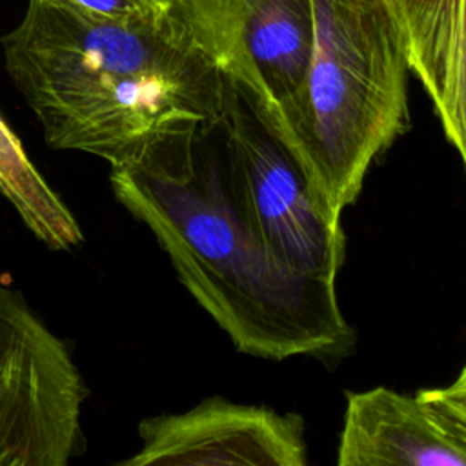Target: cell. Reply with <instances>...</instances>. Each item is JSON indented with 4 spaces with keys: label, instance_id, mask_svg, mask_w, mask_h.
Listing matches in <instances>:
<instances>
[{
    "label": "cell",
    "instance_id": "cell-1",
    "mask_svg": "<svg viewBox=\"0 0 466 466\" xmlns=\"http://www.w3.org/2000/svg\"><path fill=\"white\" fill-rule=\"evenodd\" d=\"M109 182L238 351L284 360L351 342L335 282L288 271L246 226L228 187L217 122L160 135L131 162L111 166Z\"/></svg>",
    "mask_w": 466,
    "mask_h": 466
},
{
    "label": "cell",
    "instance_id": "cell-2",
    "mask_svg": "<svg viewBox=\"0 0 466 466\" xmlns=\"http://www.w3.org/2000/svg\"><path fill=\"white\" fill-rule=\"evenodd\" d=\"M0 44L46 144L109 167L164 133L218 122L231 86L171 11L109 20L29 0Z\"/></svg>",
    "mask_w": 466,
    "mask_h": 466
},
{
    "label": "cell",
    "instance_id": "cell-3",
    "mask_svg": "<svg viewBox=\"0 0 466 466\" xmlns=\"http://www.w3.org/2000/svg\"><path fill=\"white\" fill-rule=\"evenodd\" d=\"M408 73L390 0H313L306 80L269 131L337 213L359 197L373 160L406 131Z\"/></svg>",
    "mask_w": 466,
    "mask_h": 466
},
{
    "label": "cell",
    "instance_id": "cell-4",
    "mask_svg": "<svg viewBox=\"0 0 466 466\" xmlns=\"http://www.w3.org/2000/svg\"><path fill=\"white\" fill-rule=\"evenodd\" d=\"M217 131L231 198L255 238L288 271L335 282L346 253L342 213L313 189L233 84Z\"/></svg>",
    "mask_w": 466,
    "mask_h": 466
},
{
    "label": "cell",
    "instance_id": "cell-5",
    "mask_svg": "<svg viewBox=\"0 0 466 466\" xmlns=\"http://www.w3.org/2000/svg\"><path fill=\"white\" fill-rule=\"evenodd\" d=\"M87 386L67 344L0 280V466H66L84 446Z\"/></svg>",
    "mask_w": 466,
    "mask_h": 466
},
{
    "label": "cell",
    "instance_id": "cell-6",
    "mask_svg": "<svg viewBox=\"0 0 466 466\" xmlns=\"http://www.w3.org/2000/svg\"><path fill=\"white\" fill-rule=\"evenodd\" d=\"M171 15L268 127L293 107L313 49V0H171Z\"/></svg>",
    "mask_w": 466,
    "mask_h": 466
},
{
    "label": "cell",
    "instance_id": "cell-7",
    "mask_svg": "<svg viewBox=\"0 0 466 466\" xmlns=\"http://www.w3.org/2000/svg\"><path fill=\"white\" fill-rule=\"evenodd\" d=\"M140 446L129 466H304L308 448L297 413L209 397L180 413L138 424Z\"/></svg>",
    "mask_w": 466,
    "mask_h": 466
},
{
    "label": "cell",
    "instance_id": "cell-8",
    "mask_svg": "<svg viewBox=\"0 0 466 466\" xmlns=\"http://www.w3.org/2000/svg\"><path fill=\"white\" fill-rule=\"evenodd\" d=\"M339 466H466V441L419 393L348 391Z\"/></svg>",
    "mask_w": 466,
    "mask_h": 466
},
{
    "label": "cell",
    "instance_id": "cell-9",
    "mask_svg": "<svg viewBox=\"0 0 466 466\" xmlns=\"http://www.w3.org/2000/svg\"><path fill=\"white\" fill-rule=\"evenodd\" d=\"M410 71L466 167V0H390Z\"/></svg>",
    "mask_w": 466,
    "mask_h": 466
},
{
    "label": "cell",
    "instance_id": "cell-10",
    "mask_svg": "<svg viewBox=\"0 0 466 466\" xmlns=\"http://www.w3.org/2000/svg\"><path fill=\"white\" fill-rule=\"evenodd\" d=\"M0 195L29 233L46 248L67 251L84 242V231L62 197L49 186L0 115Z\"/></svg>",
    "mask_w": 466,
    "mask_h": 466
},
{
    "label": "cell",
    "instance_id": "cell-11",
    "mask_svg": "<svg viewBox=\"0 0 466 466\" xmlns=\"http://www.w3.org/2000/svg\"><path fill=\"white\" fill-rule=\"evenodd\" d=\"M80 15L109 20L155 18L169 13L171 0H46Z\"/></svg>",
    "mask_w": 466,
    "mask_h": 466
},
{
    "label": "cell",
    "instance_id": "cell-12",
    "mask_svg": "<svg viewBox=\"0 0 466 466\" xmlns=\"http://www.w3.org/2000/svg\"><path fill=\"white\" fill-rule=\"evenodd\" d=\"M419 395L428 400L466 441V386L450 384L446 388L420 390Z\"/></svg>",
    "mask_w": 466,
    "mask_h": 466
},
{
    "label": "cell",
    "instance_id": "cell-13",
    "mask_svg": "<svg viewBox=\"0 0 466 466\" xmlns=\"http://www.w3.org/2000/svg\"><path fill=\"white\" fill-rule=\"evenodd\" d=\"M451 384H455V386H466V364H464V368L461 370V373L457 375V379H455Z\"/></svg>",
    "mask_w": 466,
    "mask_h": 466
}]
</instances>
